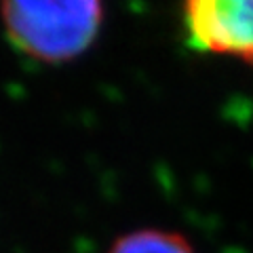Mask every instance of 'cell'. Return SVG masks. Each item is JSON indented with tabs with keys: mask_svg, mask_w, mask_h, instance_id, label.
Here are the masks:
<instances>
[{
	"mask_svg": "<svg viewBox=\"0 0 253 253\" xmlns=\"http://www.w3.org/2000/svg\"><path fill=\"white\" fill-rule=\"evenodd\" d=\"M13 44L38 61L74 59L91 46L101 26V0H0Z\"/></svg>",
	"mask_w": 253,
	"mask_h": 253,
	"instance_id": "1",
	"label": "cell"
},
{
	"mask_svg": "<svg viewBox=\"0 0 253 253\" xmlns=\"http://www.w3.org/2000/svg\"><path fill=\"white\" fill-rule=\"evenodd\" d=\"M184 23L194 49L253 63V0H186Z\"/></svg>",
	"mask_w": 253,
	"mask_h": 253,
	"instance_id": "2",
	"label": "cell"
},
{
	"mask_svg": "<svg viewBox=\"0 0 253 253\" xmlns=\"http://www.w3.org/2000/svg\"><path fill=\"white\" fill-rule=\"evenodd\" d=\"M108 253H196L184 234L146 228L123 234L112 243Z\"/></svg>",
	"mask_w": 253,
	"mask_h": 253,
	"instance_id": "3",
	"label": "cell"
}]
</instances>
